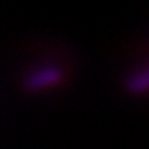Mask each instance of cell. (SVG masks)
<instances>
[{
	"instance_id": "1",
	"label": "cell",
	"mask_w": 149,
	"mask_h": 149,
	"mask_svg": "<svg viewBox=\"0 0 149 149\" xmlns=\"http://www.w3.org/2000/svg\"><path fill=\"white\" fill-rule=\"evenodd\" d=\"M63 73L58 68H43L31 73L26 79V86L30 89H41L47 85L56 84L60 81Z\"/></svg>"
}]
</instances>
